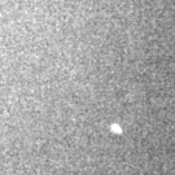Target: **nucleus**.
<instances>
[{
	"instance_id": "1",
	"label": "nucleus",
	"mask_w": 175,
	"mask_h": 175,
	"mask_svg": "<svg viewBox=\"0 0 175 175\" xmlns=\"http://www.w3.org/2000/svg\"><path fill=\"white\" fill-rule=\"evenodd\" d=\"M112 128H113V131H117V132H121V128L118 127V126H115V125H114Z\"/></svg>"
}]
</instances>
